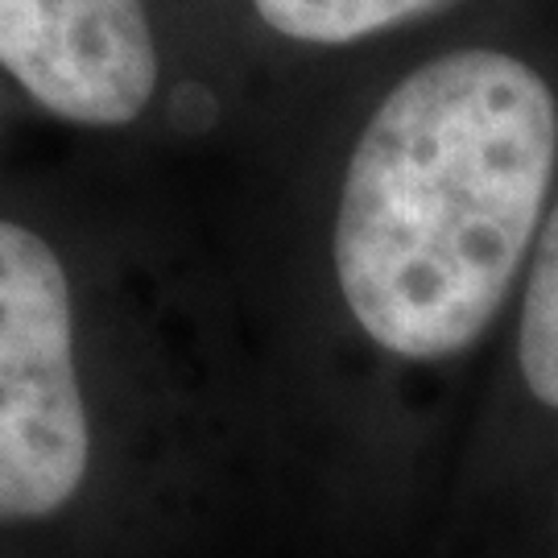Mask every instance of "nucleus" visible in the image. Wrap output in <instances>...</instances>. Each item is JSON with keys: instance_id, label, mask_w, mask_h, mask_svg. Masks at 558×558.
<instances>
[{"instance_id": "f257e3e1", "label": "nucleus", "mask_w": 558, "mask_h": 558, "mask_svg": "<svg viewBox=\"0 0 558 558\" xmlns=\"http://www.w3.org/2000/svg\"><path fill=\"white\" fill-rule=\"evenodd\" d=\"M558 104L530 62L456 50L380 100L336 211L343 306L380 352L439 364L497 323L538 244Z\"/></svg>"}, {"instance_id": "f03ea898", "label": "nucleus", "mask_w": 558, "mask_h": 558, "mask_svg": "<svg viewBox=\"0 0 558 558\" xmlns=\"http://www.w3.org/2000/svg\"><path fill=\"white\" fill-rule=\"evenodd\" d=\"M92 426L59 253L0 220V521H38L80 493Z\"/></svg>"}, {"instance_id": "7ed1b4c3", "label": "nucleus", "mask_w": 558, "mask_h": 558, "mask_svg": "<svg viewBox=\"0 0 558 558\" xmlns=\"http://www.w3.org/2000/svg\"><path fill=\"white\" fill-rule=\"evenodd\" d=\"M0 66L54 117L117 129L158 87L145 0H0Z\"/></svg>"}, {"instance_id": "20e7f679", "label": "nucleus", "mask_w": 558, "mask_h": 558, "mask_svg": "<svg viewBox=\"0 0 558 558\" xmlns=\"http://www.w3.org/2000/svg\"><path fill=\"white\" fill-rule=\"evenodd\" d=\"M518 373L525 393L542 410L558 414V195L546 211L521 281Z\"/></svg>"}, {"instance_id": "39448f33", "label": "nucleus", "mask_w": 558, "mask_h": 558, "mask_svg": "<svg viewBox=\"0 0 558 558\" xmlns=\"http://www.w3.org/2000/svg\"><path fill=\"white\" fill-rule=\"evenodd\" d=\"M451 0H253L257 17L294 41L343 46L393 29L401 21L435 13Z\"/></svg>"}]
</instances>
